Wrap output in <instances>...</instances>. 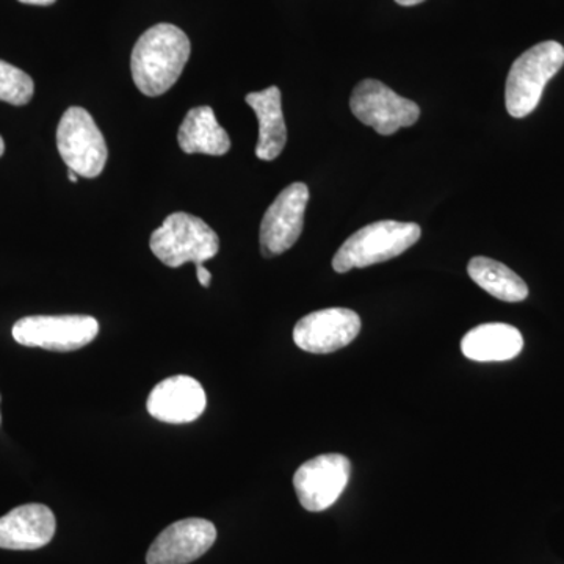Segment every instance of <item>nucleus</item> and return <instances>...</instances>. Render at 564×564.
I'll use <instances>...</instances> for the list:
<instances>
[{
  "instance_id": "1",
  "label": "nucleus",
  "mask_w": 564,
  "mask_h": 564,
  "mask_svg": "<svg viewBox=\"0 0 564 564\" xmlns=\"http://www.w3.org/2000/svg\"><path fill=\"white\" fill-rule=\"evenodd\" d=\"M191 58V40L173 24H158L143 33L132 51L133 84L155 98L170 90Z\"/></svg>"
},
{
  "instance_id": "2",
  "label": "nucleus",
  "mask_w": 564,
  "mask_h": 564,
  "mask_svg": "<svg viewBox=\"0 0 564 564\" xmlns=\"http://www.w3.org/2000/svg\"><path fill=\"white\" fill-rule=\"evenodd\" d=\"M421 234V226L415 223H372L345 240L334 256L333 269L337 273H347L352 269H366L375 263L391 261L417 243Z\"/></svg>"
},
{
  "instance_id": "3",
  "label": "nucleus",
  "mask_w": 564,
  "mask_h": 564,
  "mask_svg": "<svg viewBox=\"0 0 564 564\" xmlns=\"http://www.w3.org/2000/svg\"><path fill=\"white\" fill-rule=\"evenodd\" d=\"M564 47L544 41L525 51L511 66L505 88V104L513 118H525L541 101L547 82L563 68Z\"/></svg>"
},
{
  "instance_id": "4",
  "label": "nucleus",
  "mask_w": 564,
  "mask_h": 564,
  "mask_svg": "<svg viewBox=\"0 0 564 564\" xmlns=\"http://www.w3.org/2000/svg\"><path fill=\"white\" fill-rule=\"evenodd\" d=\"M151 251L166 267L195 265L209 261L220 250L217 232L195 215L176 212L151 236Z\"/></svg>"
},
{
  "instance_id": "5",
  "label": "nucleus",
  "mask_w": 564,
  "mask_h": 564,
  "mask_svg": "<svg viewBox=\"0 0 564 564\" xmlns=\"http://www.w3.org/2000/svg\"><path fill=\"white\" fill-rule=\"evenodd\" d=\"M57 147L68 170L90 180L104 172L109 158L101 131L82 107H70L63 115L57 129Z\"/></svg>"
},
{
  "instance_id": "6",
  "label": "nucleus",
  "mask_w": 564,
  "mask_h": 564,
  "mask_svg": "<svg viewBox=\"0 0 564 564\" xmlns=\"http://www.w3.org/2000/svg\"><path fill=\"white\" fill-rule=\"evenodd\" d=\"M11 334L24 347L74 351L96 339L99 323L90 315H32L14 323Z\"/></svg>"
},
{
  "instance_id": "7",
  "label": "nucleus",
  "mask_w": 564,
  "mask_h": 564,
  "mask_svg": "<svg viewBox=\"0 0 564 564\" xmlns=\"http://www.w3.org/2000/svg\"><path fill=\"white\" fill-rule=\"evenodd\" d=\"M350 109L362 124L373 128L380 135H393L402 128L417 122L421 109L411 99L397 95L383 82L366 79L351 93Z\"/></svg>"
},
{
  "instance_id": "8",
  "label": "nucleus",
  "mask_w": 564,
  "mask_h": 564,
  "mask_svg": "<svg viewBox=\"0 0 564 564\" xmlns=\"http://www.w3.org/2000/svg\"><path fill=\"white\" fill-rule=\"evenodd\" d=\"M351 463L339 454L318 455L293 475V488L304 510L321 513L343 496L350 481Z\"/></svg>"
},
{
  "instance_id": "9",
  "label": "nucleus",
  "mask_w": 564,
  "mask_h": 564,
  "mask_svg": "<svg viewBox=\"0 0 564 564\" xmlns=\"http://www.w3.org/2000/svg\"><path fill=\"white\" fill-rule=\"evenodd\" d=\"M310 188L303 182L289 185L267 209L261 223V251L274 258L291 250L303 232Z\"/></svg>"
},
{
  "instance_id": "10",
  "label": "nucleus",
  "mask_w": 564,
  "mask_h": 564,
  "mask_svg": "<svg viewBox=\"0 0 564 564\" xmlns=\"http://www.w3.org/2000/svg\"><path fill=\"white\" fill-rule=\"evenodd\" d=\"M361 332V317L345 307L307 314L293 328V343L303 351L328 355L350 345Z\"/></svg>"
},
{
  "instance_id": "11",
  "label": "nucleus",
  "mask_w": 564,
  "mask_h": 564,
  "mask_svg": "<svg viewBox=\"0 0 564 564\" xmlns=\"http://www.w3.org/2000/svg\"><path fill=\"white\" fill-rule=\"evenodd\" d=\"M217 540V529L199 518L182 519L165 530L152 543L148 564H188L206 554Z\"/></svg>"
},
{
  "instance_id": "12",
  "label": "nucleus",
  "mask_w": 564,
  "mask_h": 564,
  "mask_svg": "<svg viewBox=\"0 0 564 564\" xmlns=\"http://www.w3.org/2000/svg\"><path fill=\"white\" fill-rule=\"evenodd\" d=\"M203 386L187 375L166 378L148 397V413L158 421L181 425L195 422L206 410Z\"/></svg>"
},
{
  "instance_id": "13",
  "label": "nucleus",
  "mask_w": 564,
  "mask_h": 564,
  "mask_svg": "<svg viewBox=\"0 0 564 564\" xmlns=\"http://www.w3.org/2000/svg\"><path fill=\"white\" fill-rule=\"evenodd\" d=\"M55 527V516L46 505H21L0 518V549L36 551L51 543Z\"/></svg>"
},
{
  "instance_id": "14",
  "label": "nucleus",
  "mask_w": 564,
  "mask_h": 564,
  "mask_svg": "<svg viewBox=\"0 0 564 564\" xmlns=\"http://www.w3.org/2000/svg\"><path fill=\"white\" fill-rule=\"evenodd\" d=\"M524 348L522 334L507 323H485L470 329L462 340V351L470 361L502 362L514 359Z\"/></svg>"
},
{
  "instance_id": "15",
  "label": "nucleus",
  "mask_w": 564,
  "mask_h": 564,
  "mask_svg": "<svg viewBox=\"0 0 564 564\" xmlns=\"http://www.w3.org/2000/svg\"><path fill=\"white\" fill-rule=\"evenodd\" d=\"M247 104L254 110L259 120V141L256 155L263 162L280 158L288 143V128L282 115L281 91L278 87L250 93Z\"/></svg>"
},
{
  "instance_id": "16",
  "label": "nucleus",
  "mask_w": 564,
  "mask_h": 564,
  "mask_svg": "<svg viewBox=\"0 0 564 564\" xmlns=\"http://www.w3.org/2000/svg\"><path fill=\"white\" fill-rule=\"evenodd\" d=\"M177 143L185 154L225 155L231 150L228 132L207 106L188 111L177 132Z\"/></svg>"
},
{
  "instance_id": "17",
  "label": "nucleus",
  "mask_w": 564,
  "mask_h": 564,
  "mask_svg": "<svg viewBox=\"0 0 564 564\" xmlns=\"http://www.w3.org/2000/svg\"><path fill=\"white\" fill-rule=\"evenodd\" d=\"M470 280L494 299L505 303H521L529 296L525 281L502 262L477 256L467 263Z\"/></svg>"
},
{
  "instance_id": "18",
  "label": "nucleus",
  "mask_w": 564,
  "mask_h": 564,
  "mask_svg": "<svg viewBox=\"0 0 564 564\" xmlns=\"http://www.w3.org/2000/svg\"><path fill=\"white\" fill-rule=\"evenodd\" d=\"M35 93L32 77L24 70L0 61V101L11 106H25Z\"/></svg>"
},
{
  "instance_id": "19",
  "label": "nucleus",
  "mask_w": 564,
  "mask_h": 564,
  "mask_svg": "<svg viewBox=\"0 0 564 564\" xmlns=\"http://www.w3.org/2000/svg\"><path fill=\"white\" fill-rule=\"evenodd\" d=\"M196 267V278H198L199 284L203 285V288H209L212 282V274L209 270L204 267V263H198Z\"/></svg>"
},
{
  "instance_id": "20",
  "label": "nucleus",
  "mask_w": 564,
  "mask_h": 564,
  "mask_svg": "<svg viewBox=\"0 0 564 564\" xmlns=\"http://www.w3.org/2000/svg\"><path fill=\"white\" fill-rule=\"evenodd\" d=\"M21 3H28V6H52V3L55 2V0H20Z\"/></svg>"
},
{
  "instance_id": "21",
  "label": "nucleus",
  "mask_w": 564,
  "mask_h": 564,
  "mask_svg": "<svg viewBox=\"0 0 564 564\" xmlns=\"http://www.w3.org/2000/svg\"><path fill=\"white\" fill-rule=\"evenodd\" d=\"M395 2L402 7H413L419 6V3L425 2V0H395Z\"/></svg>"
},
{
  "instance_id": "22",
  "label": "nucleus",
  "mask_w": 564,
  "mask_h": 564,
  "mask_svg": "<svg viewBox=\"0 0 564 564\" xmlns=\"http://www.w3.org/2000/svg\"><path fill=\"white\" fill-rule=\"evenodd\" d=\"M68 180L76 184V182L79 181V174L74 173L73 170H68Z\"/></svg>"
},
{
  "instance_id": "23",
  "label": "nucleus",
  "mask_w": 564,
  "mask_h": 564,
  "mask_svg": "<svg viewBox=\"0 0 564 564\" xmlns=\"http://www.w3.org/2000/svg\"><path fill=\"white\" fill-rule=\"evenodd\" d=\"M3 151H6V143H3V139L0 137V158H2Z\"/></svg>"
}]
</instances>
